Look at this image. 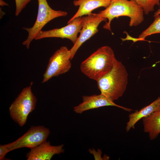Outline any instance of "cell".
Here are the masks:
<instances>
[{"mask_svg": "<svg viewBox=\"0 0 160 160\" xmlns=\"http://www.w3.org/2000/svg\"><path fill=\"white\" fill-rule=\"evenodd\" d=\"M50 133L49 129L43 126H31L22 136L7 144L10 151L23 148L31 149L46 141Z\"/></svg>", "mask_w": 160, "mask_h": 160, "instance_id": "obj_7", "label": "cell"}, {"mask_svg": "<svg viewBox=\"0 0 160 160\" xmlns=\"http://www.w3.org/2000/svg\"><path fill=\"white\" fill-rule=\"evenodd\" d=\"M143 10L134 0H111L109 6L97 13L98 16L107 19L103 28L111 31V23L115 18L126 16L130 18V27L136 26L144 20Z\"/></svg>", "mask_w": 160, "mask_h": 160, "instance_id": "obj_2", "label": "cell"}, {"mask_svg": "<svg viewBox=\"0 0 160 160\" xmlns=\"http://www.w3.org/2000/svg\"><path fill=\"white\" fill-rule=\"evenodd\" d=\"M160 110V97L139 111L129 114V121L127 123L126 130L127 132L131 128H134L136 124L140 119Z\"/></svg>", "mask_w": 160, "mask_h": 160, "instance_id": "obj_13", "label": "cell"}, {"mask_svg": "<svg viewBox=\"0 0 160 160\" xmlns=\"http://www.w3.org/2000/svg\"></svg>", "mask_w": 160, "mask_h": 160, "instance_id": "obj_21", "label": "cell"}, {"mask_svg": "<svg viewBox=\"0 0 160 160\" xmlns=\"http://www.w3.org/2000/svg\"><path fill=\"white\" fill-rule=\"evenodd\" d=\"M63 144L52 145L49 141H46L39 145L31 149L26 155L27 160H50L55 154L64 152Z\"/></svg>", "mask_w": 160, "mask_h": 160, "instance_id": "obj_11", "label": "cell"}, {"mask_svg": "<svg viewBox=\"0 0 160 160\" xmlns=\"http://www.w3.org/2000/svg\"><path fill=\"white\" fill-rule=\"evenodd\" d=\"M128 76L124 65L117 60L113 69L97 81L101 94L112 101L117 100L126 90Z\"/></svg>", "mask_w": 160, "mask_h": 160, "instance_id": "obj_3", "label": "cell"}, {"mask_svg": "<svg viewBox=\"0 0 160 160\" xmlns=\"http://www.w3.org/2000/svg\"><path fill=\"white\" fill-rule=\"evenodd\" d=\"M153 22L146 30L139 35L137 39L138 41L144 40L148 36L156 33H160V15L154 16Z\"/></svg>", "mask_w": 160, "mask_h": 160, "instance_id": "obj_15", "label": "cell"}, {"mask_svg": "<svg viewBox=\"0 0 160 160\" xmlns=\"http://www.w3.org/2000/svg\"><path fill=\"white\" fill-rule=\"evenodd\" d=\"M82 26L80 35L76 43L69 50L71 60L83 43L98 32L97 27L100 24L107 20L105 18L98 16L97 14L92 13L82 17Z\"/></svg>", "mask_w": 160, "mask_h": 160, "instance_id": "obj_9", "label": "cell"}, {"mask_svg": "<svg viewBox=\"0 0 160 160\" xmlns=\"http://www.w3.org/2000/svg\"><path fill=\"white\" fill-rule=\"evenodd\" d=\"M38 12L36 21L31 28L23 27L28 33L26 39L22 44L27 49L33 39L42 31L43 27L53 19L60 17H64L68 14L67 12L61 10H55L52 9L49 5L47 0H38Z\"/></svg>", "mask_w": 160, "mask_h": 160, "instance_id": "obj_5", "label": "cell"}, {"mask_svg": "<svg viewBox=\"0 0 160 160\" xmlns=\"http://www.w3.org/2000/svg\"><path fill=\"white\" fill-rule=\"evenodd\" d=\"M143 9L144 13L148 15L154 10L156 5H160V0H134Z\"/></svg>", "mask_w": 160, "mask_h": 160, "instance_id": "obj_16", "label": "cell"}, {"mask_svg": "<svg viewBox=\"0 0 160 160\" xmlns=\"http://www.w3.org/2000/svg\"><path fill=\"white\" fill-rule=\"evenodd\" d=\"M160 14V7L159 9L157 10L155 12L154 14V16H155L158 15H159Z\"/></svg>", "mask_w": 160, "mask_h": 160, "instance_id": "obj_20", "label": "cell"}, {"mask_svg": "<svg viewBox=\"0 0 160 160\" xmlns=\"http://www.w3.org/2000/svg\"><path fill=\"white\" fill-rule=\"evenodd\" d=\"M82 98V102L73 107V111L76 113L81 114L88 110L109 106H115L129 112L132 110L116 104L101 94L99 95L83 96Z\"/></svg>", "mask_w": 160, "mask_h": 160, "instance_id": "obj_10", "label": "cell"}, {"mask_svg": "<svg viewBox=\"0 0 160 160\" xmlns=\"http://www.w3.org/2000/svg\"><path fill=\"white\" fill-rule=\"evenodd\" d=\"M111 0H75L73 4L79 6L78 10L73 16L68 21L67 24L74 19L82 16L91 14L94 9L100 7L105 8L110 5Z\"/></svg>", "mask_w": 160, "mask_h": 160, "instance_id": "obj_12", "label": "cell"}, {"mask_svg": "<svg viewBox=\"0 0 160 160\" xmlns=\"http://www.w3.org/2000/svg\"><path fill=\"white\" fill-rule=\"evenodd\" d=\"M144 132L148 133L151 140L156 138L160 134V110L142 119Z\"/></svg>", "mask_w": 160, "mask_h": 160, "instance_id": "obj_14", "label": "cell"}, {"mask_svg": "<svg viewBox=\"0 0 160 160\" xmlns=\"http://www.w3.org/2000/svg\"><path fill=\"white\" fill-rule=\"evenodd\" d=\"M71 55L66 47L62 46L50 58L42 82L68 72L71 66Z\"/></svg>", "mask_w": 160, "mask_h": 160, "instance_id": "obj_6", "label": "cell"}, {"mask_svg": "<svg viewBox=\"0 0 160 160\" xmlns=\"http://www.w3.org/2000/svg\"><path fill=\"white\" fill-rule=\"evenodd\" d=\"M30 85L24 88L9 108L11 118L20 127L26 123L28 116L35 108L37 100Z\"/></svg>", "mask_w": 160, "mask_h": 160, "instance_id": "obj_4", "label": "cell"}, {"mask_svg": "<svg viewBox=\"0 0 160 160\" xmlns=\"http://www.w3.org/2000/svg\"><path fill=\"white\" fill-rule=\"evenodd\" d=\"M32 0H15V15L18 16L26 5Z\"/></svg>", "mask_w": 160, "mask_h": 160, "instance_id": "obj_17", "label": "cell"}, {"mask_svg": "<svg viewBox=\"0 0 160 160\" xmlns=\"http://www.w3.org/2000/svg\"><path fill=\"white\" fill-rule=\"evenodd\" d=\"M116 60L110 47L103 46L81 63L80 69L89 78L97 81L113 69Z\"/></svg>", "mask_w": 160, "mask_h": 160, "instance_id": "obj_1", "label": "cell"}, {"mask_svg": "<svg viewBox=\"0 0 160 160\" xmlns=\"http://www.w3.org/2000/svg\"><path fill=\"white\" fill-rule=\"evenodd\" d=\"M83 18L77 17L73 20L66 26L46 31H41L35 38V40H39L47 38H66L70 40L74 44L80 32L82 26Z\"/></svg>", "mask_w": 160, "mask_h": 160, "instance_id": "obj_8", "label": "cell"}, {"mask_svg": "<svg viewBox=\"0 0 160 160\" xmlns=\"http://www.w3.org/2000/svg\"><path fill=\"white\" fill-rule=\"evenodd\" d=\"M10 152L7 144L0 145V160H4L5 155Z\"/></svg>", "mask_w": 160, "mask_h": 160, "instance_id": "obj_18", "label": "cell"}, {"mask_svg": "<svg viewBox=\"0 0 160 160\" xmlns=\"http://www.w3.org/2000/svg\"><path fill=\"white\" fill-rule=\"evenodd\" d=\"M0 5L1 6H7L8 4L2 0H0Z\"/></svg>", "mask_w": 160, "mask_h": 160, "instance_id": "obj_19", "label": "cell"}]
</instances>
